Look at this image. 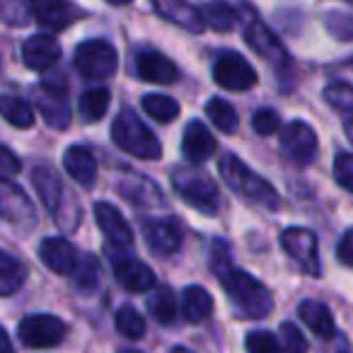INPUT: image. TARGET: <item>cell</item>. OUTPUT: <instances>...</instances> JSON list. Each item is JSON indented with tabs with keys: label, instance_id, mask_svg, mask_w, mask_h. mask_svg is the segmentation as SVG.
I'll use <instances>...</instances> for the list:
<instances>
[{
	"label": "cell",
	"instance_id": "obj_1",
	"mask_svg": "<svg viewBox=\"0 0 353 353\" xmlns=\"http://www.w3.org/2000/svg\"><path fill=\"white\" fill-rule=\"evenodd\" d=\"M211 266H213V274H218L225 293L230 295L232 303L240 307L242 314H247V317H252V319H261L271 312L274 298H271L269 288H266L261 281H256L254 276L247 274V271L235 269V266L230 264L225 242L218 240L216 245H213Z\"/></svg>",
	"mask_w": 353,
	"mask_h": 353
},
{
	"label": "cell",
	"instance_id": "obj_2",
	"mask_svg": "<svg viewBox=\"0 0 353 353\" xmlns=\"http://www.w3.org/2000/svg\"><path fill=\"white\" fill-rule=\"evenodd\" d=\"M221 176L225 179V184L232 192L240 194L245 201L256 203V206H264L269 211H276L281 206V199L276 194V189L266 182L264 176L254 174L240 157L235 155H221Z\"/></svg>",
	"mask_w": 353,
	"mask_h": 353
},
{
	"label": "cell",
	"instance_id": "obj_3",
	"mask_svg": "<svg viewBox=\"0 0 353 353\" xmlns=\"http://www.w3.org/2000/svg\"><path fill=\"white\" fill-rule=\"evenodd\" d=\"M112 138L121 150L141 160H157L162 155V145L152 131L138 119L136 112L123 109L112 123Z\"/></svg>",
	"mask_w": 353,
	"mask_h": 353
},
{
	"label": "cell",
	"instance_id": "obj_4",
	"mask_svg": "<svg viewBox=\"0 0 353 353\" xmlns=\"http://www.w3.org/2000/svg\"><path fill=\"white\" fill-rule=\"evenodd\" d=\"M172 187L189 206L199 208L206 216H216L221 208V194L211 176L189 167H176L172 172Z\"/></svg>",
	"mask_w": 353,
	"mask_h": 353
},
{
	"label": "cell",
	"instance_id": "obj_5",
	"mask_svg": "<svg viewBox=\"0 0 353 353\" xmlns=\"http://www.w3.org/2000/svg\"><path fill=\"white\" fill-rule=\"evenodd\" d=\"M117 49L104 39H88L75 49V68L88 80H104L117 70Z\"/></svg>",
	"mask_w": 353,
	"mask_h": 353
},
{
	"label": "cell",
	"instance_id": "obj_6",
	"mask_svg": "<svg viewBox=\"0 0 353 353\" xmlns=\"http://www.w3.org/2000/svg\"><path fill=\"white\" fill-rule=\"evenodd\" d=\"M232 8H235V6H232ZM240 8H242V10H237V8H235V12H237V17H245V39H247V44H250L252 49L261 56V59H266L269 63H274L276 68H283V65L288 63V56H285L283 44H281V41L276 39L269 30H266V25L254 15V12L247 10L242 0H240Z\"/></svg>",
	"mask_w": 353,
	"mask_h": 353
},
{
	"label": "cell",
	"instance_id": "obj_7",
	"mask_svg": "<svg viewBox=\"0 0 353 353\" xmlns=\"http://www.w3.org/2000/svg\"><path fill=\"white\" fill-rule=\"evenodd\" d=\"M68 334L65 322L54 314H30L17 327V336L27 348H54Z\"/></svg>",
	"mask_w": 353,
	"mask_h": 353
},
{
	"label": "cell",
	"instance_id": "obj_8",
	"mask_svg": "<svg viewBox=\"0 0 353 353\" xmlns=\"http://www.w3.org/2000/svg\"><path fill=\"white\" fill-rule=\"evenodd\" d=\"M213 80L223 90L245 92L256 85V73L245 56H240L237 51H223L213 63Z\"/></svg>",
	"mask_w": 353,
	"mask_h": 353
},
{
	"label": "cell",
	"instance_id": "obj_9",
	"mask_svg": "<svg viewBox=\"0 0 353 353\" xmlns=\"http://www.w3.org/2000/svg\"><path fill=\"white\" fill-rule=\"evenodd\" d=\"M281 247L285 254L310 276L319 274V250H317V237L310 232L307 228H288L281 235Z\"/></svg>",
	"mask_w": 353,
	"mask_h": 353
},
{
	"label": "cell",
	"instance_id": "obj_10",
	"mask_svg": "<svg viewBox=\"0 0 353 353\" xmlns=\"http://www.w3.org/2000/svg\"><path fill=\"white\" fill-rule=\"evenodd\" d=\"M281 150L295 165H310L317 155V133L305 121H290L281 131Z\"/></svg>",
	"mask_w": 353,
	"mask_h": 353
},
{
	"label": "cell",
	"instance_id": "obj_11",
	"mask_svg": "<svg viewBox=\"0 0 353 353\" xmlns=\"http://www.w3.org/2000/svg\"><path fill=\"white\" fill-rule=\"evenodd\" d=\"M0 218L15 228H32L37 221L34 206L27 194L3 176H0Z\"/></svg>",
	"mask_w": 353,
	"mask_h": 353
},
{
	"label": "cell",
	"instance_id": "obj_12",
	"mask_svg": "<svg viewBox=\"0 0 353 353\" xmlns=\"http://www.w3.org/2000/svg\"><path fill=\"white\" fill-rule=\"evenodd\" d=\"M32 184L39 192V199L51 213H54L56 223L61 225L63 221V201H65V187L61 182V176L51 165H37L32 172Z\"/></svg>",
	"mask_w": 353,
	"mask_h": 353
},
{
	"label": "cell",
	"instance_id": "obj_13",
	"mask_svg": "<svg viewBox=\"0 0 353 353\" xmlns=\"http://www.w3.org/2000/svg\"><path fill=\"white\" fill-rule=\"evenodd\" d=\"M37 104H39V112L44 117V121L51 128H68L70 126V109H68V99H65V90L63 83H51L44 80L41 85V92L37 94Z\"/></svg>",
	"mask_w": 353,
	"mask_h": 353
},
{
	"label": "cell",
	"instance_id": "obj_14",
	"mask_svg": "<svg viewBox=\"0 0 353 353\" xmlns=\"http://www.w3.org/2000/svg\"><path fill=\"white\" fill-rule=\"evenodd\" d=\"M143 237L157 254H174L182 247V225L174 218H150L143 221Z\"/></svg>",
	"mask_w": 353,
	"mask_h": 353
},
{
	"label": "cell",
	"instance_id": "obj_15",
	"mask_svg": "<svg viewBox=\"0 0 353 353\" xmlns=\"http://www.w3.org/2000/svg\"><path fill=\"white\" fill-rule=\"evenodd\" d=\"M150 6L160 12L165 20L174 22L182 30L192 32V34H201L206 30L203 22V12L196 6H192L189 0H150Z\"/></svg>",
	"mask_w": 353,
	"mask_h": 353
},
{
	"label": "cell",
	"instance_id": "obj_16",
	"mask_svg": "<svg viewBox=\"0 0 353 353\" xmlns=\"http://www.w3.org/2000/svg\"><path fill=\"white\" fill-rule=\"evenodd\" d=\"M32 10L41 27L46 30H65L80 17V10L70 0H32Z\"/></svg>",
	"mask_w": 353,
	"mask_h": 353
},
{
	"label": "cell",
	"instance_id": "obj_17",
	"mask_svg": "<svg viewBox=\"0 0 353 353\" xmlns=\"http://www.w3.org/2000/svg\"><path fill=\"white\" fill-rule=\"evenodd\" d=\"M136 73L141 80L155 85H172L179 80L176 63H172L167 56L157 54V51H141L136 56Z\"/></svg>",
	"mask_w": 353,
	"mask_h": 353
},
{
	"label": "cell",
	"instance_id": "obj_18",
	"mask_svg": "<svg viewBox=\"0 0 353 353\" xmlns=\"http://www.w3.org/2000/svg\"><path fill=\"white\" fill-rule=\"evenodd\" d=\"M94 221H97L99 230L104 232L109 245L114 247H128L133 242V232L131 225L126 223V218L107 201L94 203Z\"/></svg>",
	"mask_w": 353,
	"mask_h": 353
},
{
	"label": "cell",
	"instance_id": "obj_19",
	"mask_svg": "<svg viewBox=\"0 0 353 353\" xmlns=\"http://www.w3.org/2000/svg\"><path fill=\"white\" fill-rule=\"evenodd\" d=\"M61 59V44L51 34H34L22 44V61L30 70H46Z\"/></svg>",
	"mask_w": 353,
	"mask_h": 353
},
{
	"label": "cell",
	"instance_id": "obj_20",
	"mask_svg": "<svg viewBox=\"0 0 353 353\" xmlns=\"http://www.w3.org/2000/svg\"><path fill=\"white\" fill-rule=\"evenodd\" d=\"M39 259L49 266L54 274L61 276H70L75 271V264H78V252L63 237H46L39 247Z\"/></svg>",
	"mask_w": 353,
	"mask_h": 353
},
{
	"label": "cell",
	"instance_id": "obj_21",
	"mask_svg": "<svg viewBox=\"0 0 353 353\" xmlns=\"http://www.w3.org/2000/svg\"><path fill=\"white\" fill-rule=\"evenodd\" d=\"M182 150L189 162H206L216 152V138L211 136V131L201 121H192L184 128Z\"/></svg>",
	"mask_w": 353,
	"mask_h": 353
},
{
	"label": "cell",
	"instance_id": "obj_22",
	"mask_svg": "<svg viewBox=\"0 0 353 353\" xmlns=\"http://www.w3.org/2000/svg\"><path fill=\"white\" fill-rule=\"evenodd\" d=\"M114 276H117L119 283L126 290H131V293H145V290H150L152 285H155L152 271L148 269L143 261L128 259V256L126 259L114 261Z\"/></svg>",
	"mask_w": 353,
	"mask_h": 353
},
{
	"label": "cell",
	"instance_id": "obj_23",
	"mask_svg": "<svg viewBox=\"0 0 353 353\" xmlns=\"http://www.w3.org/2000/svg\"><path fill=\"white\" fill-rule=\"evenodd\" d=\"M63 167L73 182H78L80 187H92L94 179H97V162L94 155L83 145H70L63 155Z\"/></svg>",
	"mask_w": 353,
	"mask_h": 353
},
{
	"label": "cell",
	"instance_id": "obj_24",
	"mask_svg": "<svg viewBox=\"0 0 353 353\" xmlns=\"http://www.w3.org/2000/svg\"><path fill=\"white\" fill-rule=\"evenodd\" d=\"M298 314L305 322V327L312 334H317L319 339L334 336V317L324 303H319V300H303L298 307Z\"/></svg>",
	"mask_w": 353,
	"mask_h": 353
},
{
	"label": "cell",
	"instance_id": "obj_25",
	"mask_svg": "<svg viewBox=\"0 0 353 353\" xmlns=\"http://www.w3.org/2000/svg\"><path fill=\"white\" fill-rule=\"evenodd\" d=\"M213 312V298L201 285H189L182 293V314L187 322H203Z\"/></svg>",
	"mask_w": 353,
	"mask_h": 353
},
{
	"label": "cell",
	"instance_id": "obj_26",
	"mask_svg": "<svg viewBox=\"0 0 353 353\" xmlns=\"http://www.w3.org/2000/svg\"><path fill=\"white\" fill-rule=\"evenodd\" d=\"M27 281V266L12 254L0 250V298L12 295L25 285Z\"/></svg>",
	"mask_w": 353,
	"mask_h": 353
},
{
	"label": "cell",
	"instance_id": "obj_27",
	"mask_svg": "<svg viewBox=\"0 0 353 353\" xmlns=\"http://www.w3.org/2000/svg\"><path fill=\"white\" fill-rule=\"evenodd\" d=\"M119 192L131 203H138V206H157V203H162L160 189L152 182H148V179H143V176H126L119 184Z\"/></svg>",
	"mask_w": 353,
	"mask_h": 353
},
{
	"label": "cell",
	"instance_id": "obj_28",
	"mask_svg": "<svg viewBox=\"0 0 353 353\" xmlns=\"http://www.w3.org/2000/svg\"><path fill=\"white\" fill-rule=\"evenodd\" d=\"M73 285L80 293H94L99 288V279H102V271H99V261L92 254H80L75 271L70 274Z\"/></svg>",
	"mask_w": 353,
	"mask_h": 353
},
{
	"label": "cell",
	"instance_id": "obj_29",
	"mask_svg": "<svg viewBox=\"0 0 353 353\" xmlns=\"http://www.w3.org/2000/svg\"><path fill=\"white\" fill-rule=\"evenodd\" d=\"M109 104H112V94L107 88H94L80 97V119L85 123H97L104 119Z\"/></svg>",
	"mask_w": 353,
	"mask_h": 353
},
{
	"label": "cell",
	"instance_id": "obj_30",
	"mask_svg": "<svg viewBox=\"0 0 353 353\" xmlns=\"http://www.w3.org/2000/svg\"><path fill=\"white\" fill-rule=\"evenodd\" d=\"M0 114L8 123H12L15 128H32L34 126V112L32 107L20 97L12 94H0Z\"/></svg>",
	"mask_w": 353,
	"mask_h": 353
},
{
	"label": "cell",
	"instance_id": "obj_31",
	"mask_svg": "<svg viewBox=\"0 0 353 353\" xmlns=\"http://www.w3.org/2000/svg\"><path fill=\"white\" fill-rule=\"evenodd\" d=\"M203 22L208 27H213L216 32H232L237 25V12L235 8L228 3V0H216V3H208L203 8Z\"/></svg>",
	"mask_w": 353,
	"mask_h": 353
},
{
	"label": "cell",
	"instance_id": "obj_32",
	"mask_svg": "<svg viewBox=\"0 0 353 353\" xmlns=\"http://www.w3.org/2000/svg\"><path fill=\"white\" fill-rule=\"evenodd\" d=\"M206 114H208V119L213 121V126H216L218 131H223V133H235L237 126H240V117H237L235 107H232V104H228L225 99H221V97L208 99Z\"/></svg>",
	"mask_w": 353,
	"mask_h": 353
},
{
	"label": "cell",
	"instance_id": "obj_33",
	"mask_svg": "<svg viewBox=\"0 0 353 353\" xmlns=\"http://www.w3.org/2000/svg\"><path fill=\"white\" fill-rule=\"evenodd\" d=\"M148 310L160 324H170L176 317V295L170 288H157L148 298Z\"/></svg>",
	"mask_w": 353,
	"mask_h": 353
},
{
	"label": "cell",
	"instance_id": "obj_34",
	"mask_svg": "<svg viewBox=\"0 0 353 353\" xmlns=\"http://www.w3.org/2000/svg\"><path fill=\"white\" fill-rule=\"evenodd\" d=\"M141 104L145 109V114H150L160 123H170L179 117V104H176V99L167 97V94H145Z\"/></svg>",
	"mask_w": 353,
	"mask_h": 353
},
{
	"label": "cell",
	"instance_id": "obj_35",
	"mask_svg": "<svg viewBox=\"0 0 353 353\" xmlns=\"http://www.w3.org/2000/svg\"><path fill=\"white\" fill-rule=\"evenodd\" d=\"M114 324H117V329L126 339H141L143 334H145V319H143L141 312H138L136 307H131V305H123V307H119Z\"/></svg>",
	"mask_w": 353,
	"mask_h": 353
},
{
	"label": "cell",
	"instance_id": "obj_36",
	"mask_svg": "<svg viewBox=\"0 0 353 353\" xmlns=\"http://www.w3.org/2000/svg\"><path fill=\"white\" fill-rule=\"evenodd\" d=\"M247 353H285L283 343L274 336L271 332H252L245 339Z\"/></svg>",
	"mask_w": 353,
	"mask_h": 353
},
{
	"label": "cell",
	"instance_id": "obj_37",
	"mask_svg": "<svg viewBox=\"0 0 353 353\" xmlns=\"http://www.w3.org/2000/svg\"><path fill=\"white\" fill-rule=\"evenodd\" d=\"M324 99L339 112H353V88L346 83H334L324 90Z\"/></svg>",
	"mask_w": 353,
	"mask_h": 353
},
{
	"label": "cell",
	"instance_id": "obj_38",
	"mask_svg": "<svg viewBox=\"0 0 353 353\" xmlns=\"http://www.w3.org/2000/svg\"><path fill=\"white\" fill-rule=\"evenodd\" d=\"M334 179L339 187L353 194V152H341L334 160Z\"/></svg>",
	"mask_w": 353,
	"mask_h": 353
},
{
	"label": "cell",
	"instance_id": "obj_39",
	"mask_svg": "<svg viewBox=\"0 0 353 353\" xmlns=\"http://www.w3.org/2000/svg\"><path fill=\"white\" fill-rule=\"evenodd\" d=\"M252 128H254L259 136H274L281 131V117L274 109H259V112L252 117Z\"/></svg>",
	"mask_w": 353,
	"mask_h": 353
},
{
	"label": "cell",
	"instance_id": "obj_40",
	"mask_svg": "<svg viewBox=\"0 0 353 353\" xmlns=\"http://www.w3.org/2000/svg\"><path fill=\"white\" fill-rule=\"evenodd\" d=\"M281 339H283L285 353H307V341H305V336L300 334V329L295 324H281Z\"/></svg>",
	"mask_w": 353,
	"mask_h": 353
},
{
	"label": "cell",
	"instance_id": "obj_41",
	"mask_svg": "<svg viewBox=\"0 0 353 353\" xmlns=\"http://www.w3.org/2000/svg\"><path fill=\"white\" fill-rule=\"evenodd\" d=\"M327 30L341 41L353 39V20L348 15H341V12L327 15Z\"/></svg>",
	"mask_w": 353,
	"mask_h": 353
},
{
	"label": "cell",
	"instance_id": "obj_42",
	"mask_svg": "<svg viewBox=\"0 0 353 353\" xmlns=\"http://www.w3.org/2000/svg\"><path fill=\"white\" fill-rule=\"evenodd\" d=\"M22 170V162L8 145H0V176L3 174H17Z\"/></svg>",
	"mask_w": 353,
	"mask_h": 353
},
{
	"label": "cell",
	"instance_id": "obj_43",
	"mask_svg": "<svg viewBox=\"0 0 353 353\" xmlns=\"http://www.w3.org/2000/svg\"><path fill=\"white\" fill-rule=\"evenodd\" d=\"M336 256H339V261H341L343 266H351V269H353V228L343 232V237L339 240Z\"/></svg>",
	"mask_w": 353,
	"mask_h": 353
},
{
	"label": "cell",
	"instance_id": "obj_44",
	"mask_svg": "<svg viewBox=\"0 0 353 353\" xmlns=\"http://www.w3.org/2000/svg\"><path fill=\"white\" fill-rule=\"evenodd\" d=\"M0 353H12V343H10V336L3 327H0Z\"/></svg>",
	"mask_w": 353,
	"mask_h": 353
},
{
	"label": "cell",
	"instance_id": "obj_45",
	"mask_svg": "<svg viewBox=\"0 0 353 353\" xmlns=\"http://www.w3.org/2000/svg\"><path fill=\"white\" fill-rule=\"evenodd\" d=\"M109 6H128V3H131V0H107Z\"/></svg>",
	"mask_w": 353,
	"mask_h": 353
},
{
	"label": "cell",
	"instance_id": "obj_46",
	"mask_svg": "<svg viewBox=\"0 0 353 353\" xmlns=\"http://www.w3.org/2000/svg\"><path fill=\"white\" fill-rule=\"evenodd\" d=\"M346 133H348V138L353 141V119H351V121H346Z\"/></svg>",
	"mask_w": 353,
	"mask_h": 353
},
{
	"label": "cell",
	"instance_id": "obj_47",
	"mask_svg": "<svg viewBox=\"0 0 353 353\" xmlns=\"http://www.w3.org/2000/svg\"><path fill=\"white\" fill-rule=\"evenodd\" d=\"M170 353H192V351H189V348H182V346H176V348H172Z\"/></svg>",
	"mask_w": 353,
	"mask_h": 353
},
{
	"label": "cell",
	"instance_id": "obj_48",
	"mask_svg": "<svg viewBox=\"0 0 353 353\" xmlns=\"http://www.w3.org/2000/svg\"><path fill=\"white\" fill-rule=\"evenodd\" d=\"M119 353H141V351H131V348H126V351H119Z\"/></svg>",
	"mask_w": 353,
	"mask_h": 353
},
{
	"label": "cell",
	"instance_id": "obj_49",
	"mask_svg": "<svg viewBox=\"0 0 353 353\" xmlns=\"http://www.w3.org/2000/svg\"><path fill=\"white\" fill-rule=\"evenodd\" d=\"M346 3H351V6H353V0H346Z\"/></svg>",
	"mask_w": 353,
	"mask_h": 353
}]
</instances>
